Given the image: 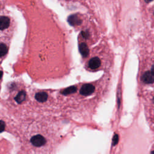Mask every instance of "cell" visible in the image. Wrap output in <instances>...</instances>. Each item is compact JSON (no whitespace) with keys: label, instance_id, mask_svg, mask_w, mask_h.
Returning <instances> with one entry per match:
<instances>
[{"label":"cell","instance_id":"6da1fadb","mask_svg":"<svg viewBox=\"0 0 154 154\" xmlns=\"http://www.w3.org/2000/svg\"><path fill=\"white\" fill-rule=\"evenodd\" d=\"M31 143L35 147H43L46 143V138L40 134H37L32 136L30 139Z\"/></svg>","mask_w":154,"mask_h":154},{"label":"cell","instance_id":"7a4b0ae2","mask_svg":"<svg viewBox=\"0 0 154 154\" xmlns=\"http://www.w3.org/2000/svg\"><path fill=\"white\" fill-rule=\"evenodd\" d=\"M94 87L90 84L83 85L80 89V93L83 96H88L93 93L94 91Z\"/></svg>","mask_w":154,"mask_h":154},{"label":"cell","instance_id":"3957f363","mask_svg":"<svg viewBox=\"0 0 154 154\" xmlns=\"http://www.w3.org/2000/svg\"><path fill=\"white\" fill-rule=\"evenodd\" d=\"M100 66V60L98 57L91 58L88 63V67L91 69H96Z\"/></svg>","mask_w":154,"mask_h":154},{"label":"cell","instance_id":"277c9868","mask_svg":"<svg viewBox=\"0 0 154 154\" xmlns=\"http://www.w3.org/2000/svg\"><path fill=\"white\" fill-rule=\"evenodd\" d=\"M67 20L68 22L73 26L79 25L81 23V19L76 14H72L69 16Z\"/></svg>","mask_w":154,"mask_h":154},{"label":"cell","instance_id":"5b68a950","mask_svg":"<svg viewBox=\"0 0 154 154\" xmlns=\"http://www.w3.org/2000/svg\"><path fill=\"white\" fill-rule=\"evenodd\" d=\"M10 25V19L4 16H2L0 19V29L1 30H4L8 27Z\"/></svg>","mask_w":154,"mask_h":154},{"label":"cell","instance_id":"8992f818","mask_svg":"<svg viewBox=\"0 0 154 154\" xmlns=\"http://www.w3.org/2000/svg\"><path fill=\"white\" fill-rule=\"evenodd\" d=\"M79 50L80 53L84 57H86L89 54V49L85 43H81L79 45Z\"/></svg>","mask_w":154,"mask_h":154},{"label":"cell","instance_id":"52a82bcc","mask_svg":"<svg viewBox=\"0 0 154 154\" xmlns=\"http://www.w3.org/2000/svg\"><path fill=\"white\" fill-rule=\"evenodd\" d=\"M35 99L40 102H45L48 99V94L46 92H39L35 94Z\"/></svg>","mask_w":154,"mask_h":154},{"label":"cell","instance_id":"ba28073f","mask_svg":"<svg viewBox=\"0 0 154 154\" xmlns=\"http://www.w3.org/2000/svg\"><path fill=\"white\" fill-rule=\"evenodd\" d=\"M25 97H26V93L25 91L22 90L18 93V94L14 97V100L18 103H21L25 100Z\"/></svg>","mask_w":154,"mask_h":154},{"label":"cell","instance_id":"9c48e42d","mask_svg":"<svg viewBox=\"0 0 154 154\" xmlns=\"http://www.w3.org/2000/svg\"><path fill=\"white\" fill-rule=\"evenodd\" d=\"M76 91V87L75 86H71L68 88H65L61 91V93L64 95H67L75 93Z\"/></svg>","mask_w":154,"mask_h":154},{"label":"cell","instance_id":"30bf717a","mask_svg":"<svg viewBox=\"0 0 154 154\" xmlns=\"http://www.w3.org/2000/svg\"><path fill=\"white\" fill-rule=\"evenodd\" d=\"M8 51L7 46L3 43H1L0 44V57H2L5 55Z\"/></svg>","mask_w":154,"mask_h":154},{"label":"cell","instance_id":"8fae6325","mask_svg":"<svg viewBox=\"0 0 154 154\" xmlns=\"http://www.w3.org/2000/svg\"><path fill=\"white\" fill-rule=\"evenodd\" d=\"M5 129V123L2 121L1 120V132H2Z\"/></svg>","mask_w":154,"mask_h":154},{"label":"cell","instance_id":"7c38bea8","mask_svg":"<svg viewBox=\"0 0 154 154\" xmlns=\"http://www.w3.org/2000/svg\"><path fill=\"white\" fill-rule=\"evenodd\" d=\"M82 35L85 38H87L88 37V34L87 32H82Z\"/></svg>","mask_w":154,"mask_h":154},{"label":"cell","instance_id":"4fadbf2b","mask_svg":"<svg viewBox=\"0 0 154 154\" xmlns=\"http://www.w3.org/2000/svg\"><path fill=\"white\" fill-rule=\"evenodd\" d=\"M150 154H154V147L153 148V149L151 150L150 152Z\"/></svg>","mask_w":154,"mask_h":154}]
</instances>
